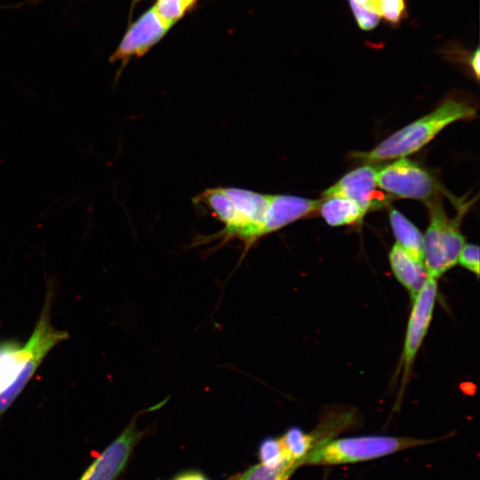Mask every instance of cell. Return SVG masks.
<instances>
[{
	"instance_id": "obj_5",
	"label": "cell",
	"mask_w": 480,
	"mask_h": 480,
	"mask_svg": "<svg viewBox=\"0 0 480 480\" xmlns=\"http://www.w3.org/2000/svg\"><path fill=\"white\" fill-rule=\"evenodd\" d=\"M168 398L137 412L121 433L84 469L78 480H118L125 470L134 448L147 434L137 428L140 415L162 407Z\"/></svg>"
},
{
	"instance_id": "obj_19",
	"label": "cell",
	"mask_w": 480,
	"mask_h": 480,
	"mask_svg": "<svg viewBox=\"0 0 480 480\" xmlns=\"http://www.w3.org/2000/svg\"><path fill=\"white\" fill-rule=\"evenodd\" d=\"M296 469L292 465L273 468L259 463L250 467L236 480H288Z\"/></svg>"
},
{
	"instance_id": "obj_7",
	"label": "cell",
	"mask_w": 480,
	"mask_h": 480,
	"mask_svg": "<svg viewBox=\"0 0 480 480\" xmlns=\"http://www.w3.org/2000/svg\"><path fill=\"white\" fill-rule=\"evenodd\" d=\"M437 293L436 279L428 277L412 300L402 353L403 378L406 380L415 356L428 330Z\"/></svg>"
},
{
	"instance_id": "obj_4",
	"label": "cell",
	"mask_w": 480,
	"mask_h": 480,
	"mask_svg": "<svg viewBox=\"0 0 480 480\" xmlns=\"http://www.w3.org/2000/svg\"><path fill=\"white\" fill-rule=\"evenodd\" d=\"M425 204L430 221L423 236V263L428 276L437 279L458 263L465 238L460 218L448 217L437 196Z\"/></svg>"
},
{
	"instance_id": "obj_6",
	"label": "cell",
	"mask_w": 480,
	"mask_h": 480,
	"mask_svg": "<svg viewBox=\"0 0 480 480\" xmlns=\"http://www.w3.org/2000/svg\"><path fill=\"white\" fill-rule=\"evenodd\" d=\"M376 185L396 197L428 202L439 190L434 177L414 161L400 157L377 168Z\"/></svg>"
},
{
	"instance_id": "obj_11",
	"label": "cell",
	"mask_w": 480,
	"mask_h": 480,
	"mask_svg": "<svg viewBox=\"0 0 480 480\" xmlns=\"http://www.w3.org/2000/svg\"><path fill=\"white\" fill-rule=\"evenodd\" d=\"M377 168L362 165L341 177L323 192V197L340 196L356 203L365 215L372 205Z\"/></svg>"
},
{
	"instance_id": "obj_3",
	"label": "cell",
	"mask_w": 480,
	"mask_h": 480,
	"mask_svg": "<svg viewBox=\"0 0 480 480\" xmlns=\"http://www.w3.org/2000/svg\"><path fill=\"white\" fill-rule=\"evenodd\" d=\"M432 441L380 435L331 438L315 447L302 465H340L370 460Z\"/></svg>"
},
{
	"instance_id": "obj_22",
	"label": "cell",
	"mask_w": 480,
	"mask_h": 480,
	"mask_svg": "<svg viewBox=\"0 0 480 480\" xmlns=\"http://www.w3.org/2000/svg\"><path fill=\"white\" fill-rule=\"evenodd\" d=\"M349 1L359 27L364 30L375 28L379 23L380 15L358 4L355 0Z\"/></svg>"
},
{
	"instance_id": "obj_25",
	"label": "cell",
	"mask_w": 480,
	"mask_h": 480,
	"mask_svg": "<svg viewBox=\"0 0 480 480\" xmlns=\"http://www.w3.org/2000/svg\"><path fill=\"white\" fill-rule=\"evenodd\" d=\"M141 0H132V6H134L137 3L140 2Z\"/></svg>"
},
{
	"instance_id": "obj_20",
	"label": "cell",
	"mask_w": 480,
	"mask_h": 480,
	"mask_svg": "<svg viewBox=\"0 0 480 480\" xmlns=\"http://www.w3.org/2000/svg\"><path fill=\"white\" fill-rule=\"evenodd\" d=\"M458 263L478 276L479 247L476 244H465L460 252Z\"/></svg>"
},
{
	"instance_id": "obj_9",
	"label": "cell",
	"mask_w": 480,
	"mask_h": 480,
	"mask_svg": "<svg viewBox=\"0 0 480 480\" xmlns=\"http://www.w3.org/2000/svg\"><path fill=\"white\" fill-rule=\"evenodd\" d=\"M223 189L234 204L246 227L247 235L244 243L243 259L250 248L263 237L262 231L271 195L239 188H223Z\"/></svg>"
},
{
	"instance_id": "obj_17",
	"label": "cell",
	"mask_w": 480,
	"mask_h": 480,
	"mask_svg": "<svg viewBox=\"0 0 480 480\" xmlns=\"http://www.w3.org/2000/svg\"><path fill=\"white\" fill-rule=\"evenodd\" d=\"M260 463L268 468L298 466L289 458L280 437H267L259 445Z\"/></svg>"
},
{
	"instance_id": "obj_12",
	"label": "cell",
	"mask_w": 480,
	"mask_h": 480,
	"mask_svg": "<svg viewBox=\"0 0 480 480\" xmlns=\"http://www.w3.org/2000/svg\"><path fill=\"white\" fill-rule=\"evenodd\" d=\"M321 201L291 195H271L262 236L308 217L319 209Z\"/></svg>"
},
{
	"instance_id": "obj_23",
	"label": "cell",
	"mask_w": 480,
	"mask_h": 480,
	"mask_svg": "<svg viewBox=\"0 0 480 480\" xmlns=\"http://www.w3.org/2000/svg\"><path fill=\"white\" fill-rule=\"evenodd\" d=\"M172 480H210L204 474L196 470H187L176 475Z\"/></svg>"
},
{
	"instance_id": "obj_15",
	"label": "cell",
	"mask_w": 480,
	"mask_h": 480,
	"mask_svg": "<svg viewBox=\"0 0 480 480\" xmlns=\"http://www.w3.org/2000/svg\"><path fill=\"white\" fill-rule=\"evenodd\" d=\"M318 210L332 227L358 223L364 217L356 203L340 196L324 197Z\"/></svg>"
},
{
	"instance_id": "obj_2",
	"label": "cell",
	"mask_w": 480,
	"mask_h": 480,
	"mask_svg": "<svg viewBox=\"0 0 480 480\" xmlns=\"http://www.w3.org/2000/svg\"><path fill=\"white\" fill-rule=\"evenodd\" d=\"M476 116L475 107L465 100L447 99L433 111L396 131L372 149L356 152L353 157L364 164L406 157L422 148L449 124Z\"/></svg>"
},
{
	"instance_id": "obj_18",
	"label": "cell",
	"mask_w": 480,
	"mask_h": 480,
	"mask_svg": "<svg viewBox=\"0 0 480 480\" xmlns=\"http://www.w3.org/2000/svg\"><path fill=\"white\" fill-rule=\"evenodd\" d=\"M197 2V0H156L153 8L168 27L172 28Z\"/></svg>"
},
{
	"instance_id": "obj_13",
	"label": "cell",
	"mask_w": 480,
	"mask_h": 480,
	"mask_svg": "<svg viewBox=\"0 0 480 480\" xmlns=\"http://www.w3.org/2000/svg\"><path fill=\"white\" fill-rule=\"evenodd\" d=\"M388 260L393 274L412 300L429 277L424 263L413 259L396 243L389 251Z\"/></svg>"
},
{
	"instance_id": "obj_1",
	"label": "cell",
	"mask_w": 480,
	"mask_h": 480,
	"mask_svg": "<svg viewBox=\"0 0 480 480\" xmlns=\"http://www.w3.org/2000/svg\"><path fill=\"white\" fill-rule=\"evenodd\" d=\"M53 291L49 285L44 306L26 343L0 340V419L23 391L48 353L68 338L52 324Z\"/></svg>"
},
{
	"instance_id": "obj_10",
	"label": "cell",
	"mask_w": 480,
	"mask_h": 480,
	"mask_svg": "<svg viewBox=\"0 0 480 480\" xmlns=\"http://www.w3.org/2000/svg\"><path fill=\"white\" fill-rule=\"evenodd\" d=\"M194 202L206 208L210 214L224 225L219 233L207 236L208 240L219 238L222 244L231 239L245 242V225L223 188H208L195 197Z\"/></svg>"
},
{
	"instance_id": "obj_24",
	"label": "cell",
	"mask_w": 480,
	"mask_h": 480,
	"mask_svg": "<svg viewBox=\"0 0 480 480\" xmlns=\"http://www.w3.org/2000/svg\"><path fill=\"white\" fill-rule=\"evenodd\" d=\"M479 59H480L479 49H476V51L474 52L470 60V65L476 78L479 77V71H480Z\"/></svg>"
},
{
	"instance_id": "obj_16",
	"label": "cell",
	"mask_w": 480,
	"mask_h": 480,
	"mask_svg": "<svg viewBox=\"0 0 480 480\" xmlns=\"http://www.w3.org/2000/svg\"><path fill=\"white\" fill-rule=\"evenodd\" d=\"M280 438L289 458L298 468L302 466L307 455L321 444L315 431L306 433L295 426L288 428Z\"/></svg>"
},
{
	"instance_id": "obj_14",
	"label": "cell",
	"mask_w": 480,
	"mask_h": 480,
	"mask_svg": "<svg viewBox=\"0 0 480 480\" xmlns=\"http://www.w3.org/2000/svg\"><path fill=\"white\" fill-rule=\"evenodd\" d=\"M389 222L396 244L413 259L423 262V235L419 228L394 208L389 212Z\"/></svg>"
},
{
	"instance_id": "obj_8",
	"label": "cell",
	"mask_w": 480,
	"mask_h": 480,
	"mask_svg": "<svg viewBox=\"0 0 480 480\" xmlns=\"http://www.w3.org/2000/svg\"><path fill=\"white\" fill-rule=\"evenodd\" d=\"M169 29L152 6L130 25L109 60L125 64L131 58L145 54Z\"/></svg>"
},
{
	"instance_id": "obj_21",
	"label": "cell",
	"mask_w": 480,
	"mask_h": 480,
	"mask_svg": "<svg viewBox=\"0 0 480 480\" xmlns=\"http://www.w3.org/2000/svg\"><path fill=\"white\" fill-rule=\"evenodd\" d=\"M404 11V0H378V14L390 22H398Z\"/></svg>"
}]
</instances>
